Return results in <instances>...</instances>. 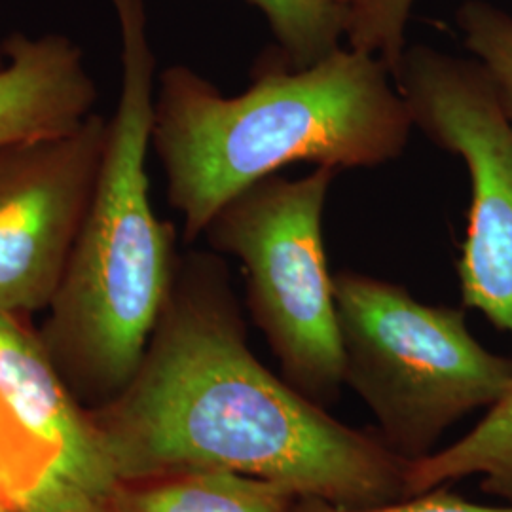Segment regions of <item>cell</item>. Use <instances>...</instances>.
Returning <instances> with one entry per match:
<instances>
[{
  "instance_id": "obj_1",
  "label": "cell",
  "mask_w": 512,
  "mask_h": 512,
  "mask_svg": "<svg viewBox=\"0 0 512 512\" xmlns=\"http://www.w3.org/2000/svg\"><path fill=\"white\" fill-rule=\"evenodd\" d=\"M93 423L118 486L222 469L355 509L406 497V459L256 359L215 251L179 256L141 363Z\"/></svg>"
},
{
  "instance_id": "obj_2",
  "label": "cell",
  "mask_w": 512,
  "mask_h": 512,
  "mask_svg": "<svg viewBox=\"0 0 512 512\" xmlns=\"http://www.w3.org/2000/svg\"><path fill=\"white\" fill-rule=\"evenodd\" d=\"M412 118L382 59L353 48L308 69L258 57L247 92L224 95L188 65L158 74L150 145L183 241L239 192L300 162L378 167L403 156Z\"/></svg>"
},
{
  "instance_id": "obj_3",
  "label": "cell",
  "mask_w": 512,
  "mask_h": 512,
  "mask_svg": "<svg viewBox=\"0 0 512 512\" xmlns=\"http://www.w3.org/2000/svg\"><path fill=\"white\" fill-rule=\"evenodd\" d=\"M109 2L120 38V92L92 200L38 332L69 389L110 403L145 355L181 255L175 224L160 219L150 200L158 59L147 2Z\"/></svg>"
},
{
  "instance_id": "obj_4",
  "label": "cell",
  "mask_w": 512,
  "mask_h": 512,
  "mask_svg": "<svg viewBox=\"0 0 512 512\" xmlns=\"http://www.w3.org/2000/svg\"><path fill=\"white\" fill-rule=\"evenodd\" d=\"M344 384L378 421L399 458L418 461L440 437L512 387V359L484 348L465 311L431 306L403 285L342 270L334 275Z\"/></svg>"
},
{
  "instance_id": "obj_5",
  "label": "cell",
  "mask_w": 512,
  "mask_h": 512,
  "mask_svg": "<svg viewBox=\"0 0 512 512\" xmlns=\"http://www.w3.org/2000/svg\"><path fill=\"white\" fill-rule=\"evenodd\" d=\"M340 169L317 165L302 179L270 175L224 203L203 230L207 245L238 258L247 306L283 378L315 403L344 385L323 213Z\"/></svg>"
},
{
  "instance_id": "obj_6",
  "label": "cell",
  "mask_w": 512,
  "mask_h": 512,
  "mask_svg": "<svg viewBox=\"0 0 512 512\" xmlns=\"http://www.w3.org/2000/svg\"><path fill=\"white\" fill-rule=\"evenodd\" d=\"M393 82L414 128L467 167L461 300L512 338V122L475 57L406 46Z\"/></svg>"
},
{
  "instance_id": "obj_7",
  "label": "cell",
  "mask_w": 512,
  "mask_h": 512,
  "mask_svg": "<svg viewBox=\"0 0 512 512\" xmlns=\"http://www.w3.org/2000/svg\"><path fill=\"white\" fill-rule=\"evenodd\" d=\"M109 118L0 150V313L48 310L92 200Z\"/></svg>"
},
{
  "instance_id": "obj_8",
  "label": "cell",
  "mask_w": 512,
  "mask_h": 512,
  "mask_svg": "<svg viewBox=\"0 0 512 512\" xmlns=\"http://www.w3.org/2000/svg\"><path fill=\"white\" fill-rule=\"evenodd\" d=\"M27 317L0 313V397L21 427L57 458L59 484L110 499L118 480L99 431L76 410L73 391Z\"/></svg>"
},
{
  "instance_id": "obj_9",
  "label": "cell",
  "mask_w": 512,
  "mask_h": 512,
  "mask_svg": "<svg viewBox=\"0 0 512 512\" xmlns=\"http://www.w3.org/2000/svg\"><path fill=\"white\" fill-rule=\"evenodd\" d=\"M0 150L71 133L95 112L97 84L84 50L63 33L4 37Z\"/></svg>"
},
{
  "instance_id": "obj_10",
  "label": "cell",
  "mask_w": 512,
  "mask_h": 512,
  "mask_svg": "<svg viewBox=\"0 0 512 512\" xmlns=\"http://www.w3.org/2000/svg\"><path fill=\"white\" fill-rule=\"evenodd\" d=\"M109 501L112 512H294L298 495L258 476L192 469L120 484Z\"/></svg>"
},
{
  "instance_id": "obj_11",
  "label": "cell",
  "mask_w": 512,
  "mask_h": 512,
  "mask_svg": "<svg viewBox=\"0 0 512 512\" xmlns=\"http://www.w3.org/2000/svg\"><path fill=\"white\" fill-rule=\"evenodd\" d=\"M467 476H480L482 492L512 503V387L467 435L408 463L406 497Z\"/></svg>"
},
{
  "instance_id": "obj_12",
  "label": "cell",
  "mask_w": 512,
  "mask_h": 512,
  "mask_svg": "<svg viewBox=\"0 0 512 512\" xmlns=\"http://www.w3.org/2000/svg\"><path fill=\"white\" fill-rule=\"evenodd\" d=\"M268 21L274 54L291 69H308L342 48L353 0H249Z\"/></svg>"
},
{
  "instance_id": "obj_13",
  "label": "cell",
  "mask_w": 512,
  "mask_h": 512,
  "mask_svg": "<svg viewBox=\"0 0 512 512\" xmlns=\"http://www.w3.org/2000/svg\"><path fill=\"white\" fill-rule=\"evenodd\" d=\"M456 25L512 122V14L488 0H465L456 10Z\"/></svg>"
},
{
  "instance_id": "obj_14",
  "label": "cell",
  "mask_w": 512,
  "mask_h": 512,
  "mask_svg": "<svg viewBox=\"0 0 512 512\" xmlns=\"http://www.w3.org/2000/svg\"><path fill=\"white\" fill-rule=\"evenodd\" d=\"M416 0H353L348 46L376 55L387 69H397L406 48V27Z\"/></svg>"
},
{
  "instance_id": "obj_15",
  "label": "cell",
  "mask_w": 512,
  "mask_h": 512,
  "mask_svg": "<svg viewBox=\"0 0 512 512\" xmlns=\"http://www.w3.org/2000/svg\"><path fill=\"white\" fill-rule=\"evenodd\" d=\"M0 467L33 503L57 482V458L33 439L0 397Z\"/></svg>"
},
{
  "instance_id": "obj_16",
  "label": "cell",
  "mask_w": 512,
  "mask_h": 512,
  "mask_svg": "<svg viewBox=\"0 0 512 512\" xmlns=\"http://www.w3.org/2000/svg\"><path fill=\"white\" fill-rule=\"evenodd\" d=\"M294 512H512V503L482 505V503L465 499L463 495L448 492L446 486H440L429 492L408 495L385 505L363 507V509L332 505L313 497H298Z\"/></svg>"
},
{
  "instance_id": "obj_17",
  "label": "cell",
  "mask_w": 512,
  "mask_h": 512,
  "mask_svg": "<svg viewBox=\"0 0 512 512\" xmlns=\"http://www.w3.org/2000/svg\"><path fill=\"white\" fill-rule=\"evenodd\" d=\"M101 503L103 501L92 495L78 492L63 484H55L54 488L38 495L23 512H103Z\"/></svg>"
},
{
  "instance_id": "obj_18",
  "label": "cell",
  "mask_w": 512,
  "mask_h": 512,
  "mask_svg": "<svg viewBox=\"0 0 512 512\" xmlns=\"http://www.w3.org/2000/svg\"><path fill=\"white\" fill-rule=\"evenodd\" d=\"M29 499L18 488V484L0 467V512H23Z\"/></svg>"
},
{
  "instance_id": "obj_19",
  "label": "cell",
  "mask_w": 512,
  "mask_h": 512,
  "mask_svg": "<svg viewBox=\"0 0 512 512\" xmlns=\"http://www.w3.org/2000/svg\"><path fill=\"white\" fill-rule=\"evenodd\" d=\"M6 63V48H4V38H0V67Z\"/></svg>"
}]
</instances>
